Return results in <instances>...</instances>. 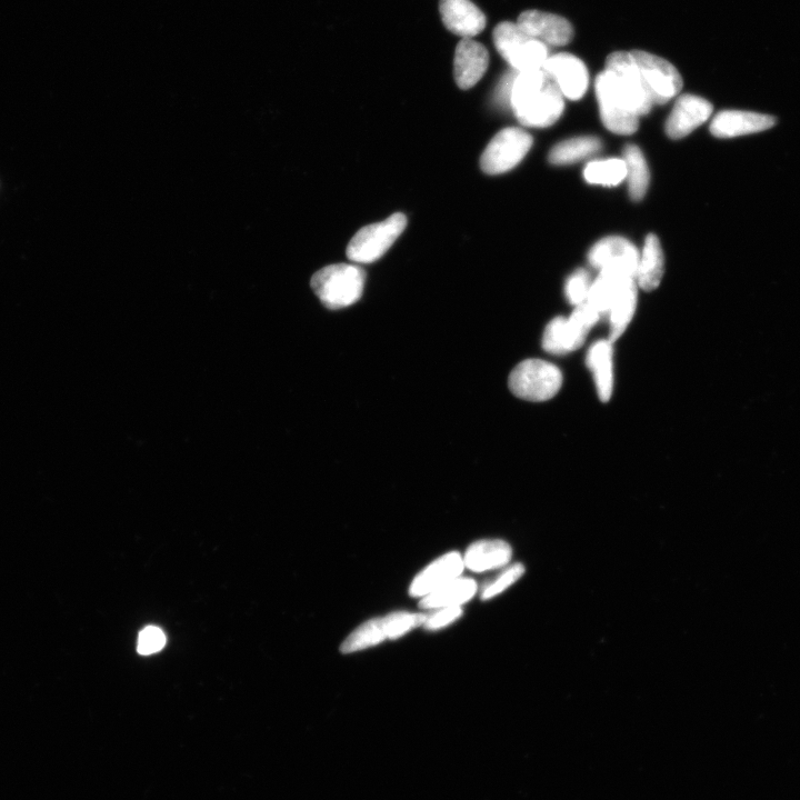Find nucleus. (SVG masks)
Instances as JSON below:
<instances>
[{"label": "nucleus", "instance_id": "10", "mask_svg": "<svg viewBox=\"0 0 800 800\" xmlns=\"http://www.w3.org/2000/svg\"><path fill=\"white\" fill-rule=\"evenodd\" d=\"M516 24L525 34L547 47L566 46L575 35L572 24L566 18L539 10H527L518 17Z\"/></svg>", "mask_w": 800, "mask_h": 800}, {"label": "nucleus", "instance_id": "17", "mask_svg": "<svg viewBox=\"0 0 800 800\" xmlns=\"http://www.w3.org/2000/svg\"><path fill=\"white\" fill-rule=\"evenodd\" d=\"M775 124L776 119L772 116L742 110H725L715 116L710 132L718 138H735L765 132Z\"/></svg>", "mask_w": 800, "mask_h": 800}, {"label": "nucleus", "instance_id": "19", "mask_svg": "<svg viewBox=\"0 0 800 800\" xmlns=\"http://www.w3.org/2000/svg\"><path fill=\"white\" fill-rule=\"evenodd\" d=\"M613 344L600 339L589 348L586 363L593 373L599 399L603 403L612 398L614 388Z\"/></svg>", "mask_w": 800, "mask_h": 800}, {"label": "nucleus", "instance_id": "23", "mask_svg": "<svg viewBox=\"0 0 800 800\" xmlns=\"http://www.w3.org/2000/svg\"><path fill=\"white\" fill-rule=\"evenodd\" d=\"M637 306V285L636 280H632L616 298L612 308H610L609 316V337L610 343L614 344L616 340L625 333L630 322L636 312Z\"/></svg>", "mask_w": 800, "mask_h": 800}, {"label": "nucleus", "instance_id": "12", "mask_svg": "<svg viewBox=\"0 0 800 800\" xmlns=\"http://www.w3.org/2000/svg\"><path fill=\"white\" fill-rule=\"evenodd\" d=\"M640 255L637 248L629 240L618 237H606L590 249L588 259L590 265L600 270L617 269L636 279Z\"/></svg>", "mask_w": 800, "mask_h": 800}, {"label": "nucleus", "instance_id": "3", "mask_svg": "<svg viewBox=\"0 0 800 800\" xmlns=\"http://www.w3.org/2000/svg\"><path fill=\"white\" fill-rule=\"evenodd\" d=\"M366 274L356 265H330L312 278L315 294L328 309H342L354 305L364 293Z\"/></svg>", "mask_w": 800, "mask_h": 800}, {"label": "nucleus", "instance_id": "4", "mask_svg": "<svg viewBox=\"0 0 800 800\" xmlns=\"http://www.w3.org/2000/svg\"><path fill=\"white\" fill-rule=\"evenodd\" d=\"M509 389L528 402H546L554 398L563 385V374L552 363L542 359H527L518 364L508 379Z\"/></svg>", "mask_w": 800, "mask_h": 800}, {"label": "nucleus", "instance_id": "26", "mask_svg": "<svg viewBox=\"0 0 800 800\" xmlns=\"http://www.w3.org/2000/svg\"><path fill=\"white\" fill-rule=\"evenodd\" d=\"M572 328H570L568 319L565 317H557L550 322L543 336V348L548 354L553 355H566L575 352L583 344L579 342Z\"/></svg>", "mask_w": 800, "mask_h": 800}, {"label": "nucleus", "instance_id": "1", "mask_svg": "<svg viewBox=\"0 0 800 800\" xmlns=\"http://www.w3.org/2000/svg\"><path fill=\"white\" fill-rule=\"evenodd\" d=\"M595 87L600 117L605 127L617 135L637 132L639 117L647 115L655 105L626 52L608 56L606 69L598 75Z\"/></svg>", "mask_w": 800, "mask_h": 800}, {"label": "nucleus", "instance_id": "18", "mask_svg": "<svg viewBox=\"0 0 800 800\" xmlns=\"http://www.w3.org/2000/svg\"><path fill=\"white\" fill-rule=\"evenodd\" d=\"M513 550L500 539L479 540L470 545L464 556V565L475 573L502 568L512 559Z\"/></svg>", "mask_w": 800, "mask_h": 800}, {"label": "nucleus", "instance_id": "13", "mask_svg": "<svg viewBox=\"0 0 800 800\" xmlns=\"http://www.w3.org/2000/svg\"><path fill=\"white\" fill-rule=\"evenodd\" d=\"M713 114V105L705 98L695 95L679 97L667 120L666 132L672 139H680L693 133Z\"/></svg>", "mask_w": 800, "mask_h": 800}, {"label": "nucleus", "instance_id": "15", "mask_svg": "<svg viewBox=\"0 0 800 800\" xmlns=\"http://www.w3.org/2000/svg\"><path fill=\"white\" fill-rule=\"evenodd\" d=\"M464 568V559L457 552L439 557L415 577L410 585L409 594L423 598L460 577Z\"/></svg>", "mask_w": 800, "mask_h": 800}, {"label": "nucleus", "instance_id": "11", "mask_svg": "<svg viewBox=\"0 0 800 800\" xmlns=\"http://www.w3.org/2000/svg\"><path fill=\"white\" fill-rule=\"evenodd\" d=\"M543 70L553 78L564 97L578 100L586 94L589 84L588 69L583 60L575 55L559 53L549 56Z\"/></svg>", "mask_w": 800, "mask_h": 800}, {"label": "nucleus", "instance_id": "24", "mask_svg": "<svg viewBox=\"0 0 800 800\" xmlns=\"http://www.w3.org/2000/svg\"><path fill=\"white\" fill-rule=\"evenodd\" d=\"M624 162L627 168L626 179L630 198L639 202L645 197L649 185L646 159L638 146L629 144L624 149Z\"/></svg>", "mask_w": 800, "mask_h": 800}, {"label": "nucleus", "instance_id": "16", "mask_svg": "<svg viewBox=\"0 0 800 800\" xmlns=\"http://www.w3.org/2000/svg\"><path fill=\"white\" fill-rule=\"evenodd\" d=\"M439 12L449 32L462 38H473L486 27V16L470 0H440Z\"/></svg>", "mask_w": 800, "mask_h": 800}, {"label": "nucleus", "instance_id": "6", "mask_svg": "<svg viewBox=\"0 0 800 800\" xmlns=\"http://www.w3.org/2000/svg\"><path fill=\"white\" fill-rule=\"evenodd\" d=\"M626 53L629 63L636 70L654 104L668 103L683 89L682 76L668 60L643 52V50H632V52Z\"/></svg>", "mask_w": 800, "mask_h": 800}, {"label": "nucleus", "instance_id": "29", "mask_svg": "<svg viewBox=\"0 0 800 800\" xmlns=\"http://www.w3.org/2000/svg\"><path fill=\"white\" fill-rule=\"evenodd\" d=\"M589 273L585 269H578L569 276L565 286V294L570 304L575 306L587 302V298L592 287Z\"/></svg>", "mask_w": 800, "mask_h": 800}, {"label": "nucleus", "instance_id": "8", "mask_svg": "<svg viewBox=\"0 0 800 800\" xmlns=\"http://www.w3.org/2000/svg\"><path fill=\"white\" fill-rule=\"evenodd\" d=\"M407 226L404 214H394L384 222L366 226L350 240L347 257L357 264H372L382 258Z\"/></svg>", "mask_w": 800, "mask_h": 800}, {"label": "nucleus", "instance_id": "14", "mask_svg": "<svg viewBox=\"0 0 800 800\" xmlns=\"http://www.w3.org/2000/svg\"><path fill=\"white\" fill-rule=\"evenodd\" d=\"M489 54L483 44L472 38H463L456 47L454 75L460 89L473 88L486 74Z\"/></svg>", "mask_w": 800, "mask_h": 800}, {"label": "nucleus", "instance_id": "22", "mask_svg": "<svg viewBox=\"0 0 800 800\" xmlns=\"http://www.w3.org/2000/svg\"><path fill=\"white\" fill-rule=\"evenodd\" d=\"M478 586L472 578L458 577L435 592L428 594L420 600L419 607L423 609H437L450 606H460L472 599L477 593Z\"/></svg>", "mask_w": 800, "mask_h": 800}, {"label": "nucleus", "instance_id": "31", "mask_svg": "<svg viewBox=\"0 0 800 800\" xmlns=\"http://www.w3.org/2000/svg\"><path fill=\"white\" fill-rule=\"evenodd\" d=\"M463 615L462 606H450L434 609L433 613L426 616L423 627L427 630L444 628L455 622Z\"/></svg>", "mask_w": 800, "mask_h": 800}, {"label": "nucleus", "instance_id": "21", "mask_svg": "<svg viewBox=\"0 0 800 800\" xmlns=\"http://www.w3.org/2000/svg\"><path fill=\"white\" fill-rule=\"evenodd\" d=\"M664 276V254L657 236L650 234L645 240L642 258H639L636 280L637 285L652 292Z\"/></svg>", "mask_w": 800, "mask_h": 800}, {"label": "nucleus", "instance_id": "28", "mask_svg": "<svg viewBox=\"0 0 800 800\" xmlns=\"http://www.w3.org/2000/svg\"><path fill=\"white\" fill-rule=\"evenodd\" d=\"M525 572V566L520 563L508 567L504 572L495 577V579L488 580V582L482 586V589H480V598H482V600H489L502 594L508 587L514 585Z\"/></svg>", "mask_w": 800, "mask_h": 800}, {"label": "nucleus", "instance_id": "2", "mask_svg": "<svg viewBox=\"0 0 800 800\" xmlns=\"http://www.w3.org/2000/svg\"><path fill=\"white\" fill-rule=\"evenodd\" d=\"M509 106L520 124L535 128L554 125L565 108L562 92L543 69L515 75Z\"/></svg>", "mask_w": 800, "mask_h": 800}, {"label": "nucleus", "instance_id": "20", "mask_svg": "<svg viewBox=\"0 0 800 800\" xmlns=\"http://www.w3.org/2000/svg\"><path fill=\"white\" fill-rule=\"evenodd\" d=\"M634 277L617 269H602L590 287L587 303L592 305L600 315H608L616 298Z\"/></svg>", "mask_w": 800, "mask_h": 800}, {"label": "nucleus", "instance_id": "5", "mask_svg": "<svg viewBox=\"0 0 800 800\" xmlns=\"http://www.w3.org/2000/svg\"><path fill=\"white\" fill-rule=\"evenodd\" d=\"M493 38L497 52L517 73L543 69L549 57L548 47L525 34L516 23H500Z\"/></svg>", "mask_w": 800, "mask_h": 800}, {"label": "nucleus", "instance_id": "30", "mask_svg": "<svg viewBox=\"0 0 800 800\" xmlns=\"http://www.w3.org/2000/svg\"><path fill=\"white\" fill-rule=\"evenodd\" d=\"M166 645V636L162 629L148 626L140 632L137 650L140 655H153L162 650Z\"/></svg>", "mask_w": 800, "mask_h": 800}, {"label": "nucleus", "instance_id": "25", "mask_svg": "<svg viewBox=\"0 0 800 800\" xmlns=\"http://www.w3.org/2000/svg\"><path fill=\"white\" fill-rule=\"evenodd\" d=\"M602 142L597 137H577L556 145L549 154V162L554 165H569L597 154Z\"/></svg>", "mask_w": 800, "mask_h": 800}, {"label": "nucleus", "instance_id": "9", "mask_svg": "<svg viewBox=\"0 0 800 800\" xmlns=\"http://www.w3.org/2000/svg\"><path fill=\"white\" fill-rule=\"evenodd\" d=\"M533 146V137L515 127L503 129L484 150L480 166L488 175H500L515 168Z\"/></svg>", "mask_w": 800, "mask_h": 800}, {"label": "nucleus", "instance_id": "27", "mask_svg": "<svg viewBox=\"0 0 800 800\" xmlns=\"http://www.w3.org/2000/svg\"><path fill=\"white\" fill-rule=\"evenodd\" d=\"M627 168L624 159L609 158L589 163L584 170L586 182L592 185L614 187L626 179Z\"/></svg>", "mask_w": 800, "mask_h": 800}, {"label": "nucleus", "instance_id": "7", "mask_svg": "<svg viewBox=\"0 0 800 800\" xmlns=\"http://www.w3.org/2000/svg\"><path fill=\"white\" fill-rule=\"evenodd\" d=\"M426 616L425 614L402 612L368 620L344 640L340 650L343 654H352L376 646L385 639L400 638L409 630L423 626Z\"/></svg>", "mask_w": 800, "mask_h": 800}]
</instances>
